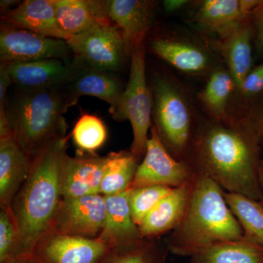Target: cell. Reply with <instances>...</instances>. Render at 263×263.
<instances>
[{"mask_svg":"<svg viewBox=\"0 0 263 263\" xmlns=\"http://www.w3.org/2000/svg\"><path fill=\"white\" fill-rule=\"evenodd\" d=\"M262 149L258 138L240 124L208 117L197 122L183 162L224 191L260 201Z\"/></svg>","mask_w":263,"mask_h":263,"instance_id":"1","label":"cell"},{"mask_svg":"<svg viewBox=\"0 0 263 263\" xmlns=\"http://www.w3.org/2000/svg\"><path fill=\"white\" fill-rule=\"evenodd\" d=\"M70 136L55 142L34 159L28 178L10 204L18 232L17 257H30L51 229L62 198L60 172Z\"/></svg>","mask_w":263,"mask_h":263,"instance_id":"2","label":"cell"},{"mask_svg":"<svg viewBox=\"0 0 263 263\" xmlns=\"http://www.w3.org/2000/svg\"><path fill=\"white\" fill-rule=\"evenodd\" d=\"M243 237L222 188L209 176L193 171L187 209L170 237L171 250L179 255L193 256L209 246Z\"/></svg>","mask_w":263,"mask_h":263,"instance_id":"3","label":"cell"},{"mask_svg":"<svg viewBox=\"0 0 263 263\" xmlns=\"http://www.w3.org/2000/svg\"><path fill=\"white\" fill-rule=\"evenodd\" d=\"M68 109L62 88L22 89L11 103H7L5 113L0 117L5 116L19 145L34 160L67 136L64 114Z\"/></svg>","mask_w":263,"mask_h":263,"instance_id":"4","label":"cell"},{"mask_svg":"<svg viewBox=\"0 0 263 263\" xmlns=\"http://www.w3.org/2000/svg\"><path fill=\"white\" fill-rule=\"evenodd\" d=\"M152 118L160 141L176 160L184 161L197 122L185 86L167 74H157L152 85Z\"/></svg>","mask_w":263,"mask_h":263,"instance_id":"5","label":"cell"},{"mask_svg":"<svg viewBox=\"0 0 263 263\" xmlns=\"http://www.w3.org/2000/svg\"><path fill=\"white\" fill-rule=\"evenodd\" d=\"M130 72L126 89L112 117L116 121L129 120L133 129L131 151L138 162L144 157L148 133L152 127V94L147 84L145 43L132 48Z\"/></svg>","mask_w":263,"mask_h":263,"instance_id":"6","label":"cell"},{"mask_svg":"<svg viewBox=\"0 0 263 263\" xmlns=\"http://www.w3.org/2000/svg\"><path fill=\"white\" fill-rule=\"evenodd\" d=\"M75 62L92 70L114 72L119 70L128 51L119 28L108 22L96 26L67 41Z\"/></svg>","mask_w":263,"mask_h":263,"instance_id":"7","label":"cell"},{"mask_svg":"<svg viewBox=\"0 0 263 263\" xmlns=\"http://www.w3.org/2000/svg\"><path fill=\"white\" fill-rule=\"evenodd\" d=\"M106 205L103 195L62 197L48 233L98 238L103 231Z\"/></svg>","mask_w":263,"mask_h":263,"instance_id":"8","label":"cell"},{"mask_svg":"<svg viewBox=\"0 0 263 263\" xmlns=\"http://www.w3.org/2000/svg\"><path fill=\"white\" fill-rule=\"evenodd\" d=\"M146 154L138 170L130 189L146 186L179 187L189 182L193 171L186 162L176 160L162 144L152 125Z\"/></svg>","mask_w":263,"mask_h":263,"instance_id":"9","label":"cell"},{"mask_svg":"<svg viewBox=\"0 0 263 263\" xmlns=\"http://www.w3.org/2000/svg\"><path fill=\"white\" fill-rule=\"evenodd\" d=\"M65 40L44 37L9 25L2 26L1 62H22L57 59L65 61L71 53Z\"/></svg>","mask_w":263,"mask_h":263,"instance_id":"10","label":"cell"},{"mask_svg":"<svg viewBox=\"0 0 263 263\" xmlns=\"http://www.w3.org/2000/svg\"><path fill=\"white\" fill-rule=\"evenodd\" d=\"M150 46L164 61L190 76H209L220 65L207 41L203 43L182 34L155 38Z\"/></svg>","mask_w":263,"mask_h":263,"instance_id":"11","label":"cell"},{"mask_svg":"<svg viewBox=\"0 0 263 263\" xmlns=\"http://www.w3.org/2000/svg\"><path fill=\"white\" fill-rule=\"evenodd\" d=\"M109 250L98 238L49 233L38 241L30 257L38 263H100Z\"/></svg>","mask_w":263,"mask_h":263,"instance_id":"12","label":"cell"},{"mask_svg":"<svg viewBox=\"0 0 263 263\" xmlns=\"http://www.w3.org/2000/svg\"><path fill=\"white\" fill-rule=\"evenodd\" d=\"M4 63L13 84L22 89L62 88L75 80L86 67L57 59Z\"/></svg>","mask_w":263,"mask_h":263,"instance_id":"13","label":"cell"},{"mask_svg":"<svg viewBox=\"0 0 263 263\" xmlns=\"http://www.w3.org/2000/svg\"><path fill=\"white\" fill-rule=\"evenodd\" d=\"M33 160L13 136L6 119H0V205L9 208L28 178Z\"/></svg>","mask_w":263,"mask_h":263,"instance_id":"14","label":"cell"},{"mask_svg":"<svg viewBox=\"0 0 263 263\" xmlns=\"http://www.w3.org/2000/svg\"><path fill=\"white\" fill-rule=\"evenodd\" d=\"M259 0H203L197 2L193 22L216 39L248 19L258 6Z\"/></svg>","mask_w":263,"mask_h":263,"instance_id":"15","label":"cell"},{"mask_svg":"<svg viewBox=\"0 0 263 263\" xmlns=\"http://www.w3.org/2000/svg\"><path fill=\"white\" fill-rule=\"evenodd\" d=\"M108 157L66 155L60 172V187L64 198L100 194ZM101 195V194H100Z\"/></svg>","mask_w":263,"mask_h":263,"instance_id":"16","label":"cell"},{"mask_svg":"<svg viewBox=\"0 0 263 263\" xmlns=\"http://www.w3.org/2000/svg\"><path fill=\"white\" fill-rule=\"evenodd\" d=\"M156 3L148 0L106 1L109 19L122 32L128 53L140 43L145 42L155 19Z\"/></svg>","mask_w":263,"mask_h":263,"instance_id":"17","label":"cell"},{"mask_svg":"<svg viewBox=\"0 0 263 263\" xmlns=\"http://www.w3.org/2000/svg\"><path fill=\"white\" fill-rule=\"evenodd\" d=\"M206 41L220 55L237 87L239 86L253 68L254 31L251 16L226 35Z\"/></svg>","mask_w":263,"mask_h":263,"instance_id":"18","label":"cell"},{"mask_svg":"<svg viewBox=\"0 0 263 263\" xmlns=\"http://www.w3.org/2000/svg\"><path fill=\"white\" fill-rule=\"evenodd\" d=\"M7 25L26 29L44 37L65 40L70 38L57 20L53 0H26L2 15Z\"/></svg>","mask_w":263,"mask_h":263,"instance_id":"19","label":"cell"},{"mask_svg":"<svg viewBox=\"0 0 263 263\" xmlns=\"http://www.w3.org/2000/svg\"><path fill=\"white\" fill-rule=\"evenodd\" d=\"M129 190L105 197L106 217L98 238L110 247H122L144 239L139 227L133 221L129 204Z\"/></svg>","mask_w":263,"mask_h":263,"instance_id":"20","label":"cell"},{"mask_svg":"<svg viewBox=\"0 0 263 263\" xmlns=\"http://www.w3.org/2000/svg\"><path fill=\"white\" fill-rule=\"evenodd\" d=\"M53 4L60 27L70 37L112 22L107 14L106 1L53 0Z\"/></svg>","mask_w":263,"mask_h":263,"instance_id":"21","label":"cell"},{"mask_svg":"<svg viewBox=\"0 0 263 263\" xmlns=\"http://www.w3.org/2000/svg\"><path fill=\"white\" fill-rule=\"evenodd\" d=\"M122 85L110 72L86 68L75 80L67 85L64 95L69 108L82 96H91L109 104V112L113 114L123 94Z\"/></svg>","mask_w":263,"mask_h":263,"instance_id":"22","label":"cell"},{"mask_svg":"<svg viewBox=\"0 0 263 263\" xmlns=\"http://www.w3.org/2000/svg\"><path fill=\"white\" fill-rule=\"evenodd\" d=\"M190 190L191 180L171 190L138 226L143 238H152L177 228L187 209Z\"/></svg>","mask_w":263,"mask_h":263,"instance_id":"23","label":"cell"},{"mask_svg":"<svg viewBox=\"0 0 263 263\" xmlns=\"http://www.w3.org/2000/svg\"><path fill=\"white\" fill-rule=\"evenodd\" d=\"M236 88L235 79L226 66L219 65L211 72L198 96L208 117L216 121H228V106Z\"/></svg>","mask_w":263,"mask_h":263,"instance_id":"24","label":"cell"},{"mask_svg":"<svg viewBox=\"0 0 263 263\" xmlns=\"http://www.w3.org/2000/svg\"><path fill=\"white\" fill-rule=\"evenodd\" d=\"M191 257L192 263H263V248L241 239L209 246Z\"/></svg>","mask_w":263,"mask_h":263,"instance_id":"25","label":"cell"},{"mask_svg":"<svg viewBox=\"0 0 263 263\" xmlns=\"http://www.w3.org/2000/svg\"><path fill=\"white\" fill-rule=\"evenodd\" d=\"M230 211L239 222L243 239L263 248V206L259 201L240 194L224 191Z\"/></svg>","mask_w":263,"mask_h":263,"instance_id":"26","label":"cell"},{"mask_svg":"<svg viewBox=\"0 0 263 263\" xmlns=\"http://www.w3.org/2000/svg\"><path fill=\"white\" fill-rule=\"evenodd\" d=\"M106 167L100 187L103 196L129 190L138 170V161L131 152L122 151L107 155Z\"/></svg>","mask_w":263,"mask_h":263,"instance_id":"27","label":"cell"},{"mask_svg":"<svg viewBox=\"0 0 263 263\" xmlns=\"http://www.w3.org/2000/svg\"><path fill=\"white\" fill-rule=\"evenodd\" d=\"M263 94V62L253 67L239 86L229 103L228 121L236 122Z\"/></svg>","mask_w":263,"mask_h":263,"instance_id":"28","label":"cell"},{"mask_svg":"<svg viewBox=\"0 0 263 263\" xmlns=\"http://www.w3.org/2000/svg\"><path fill=\"white\" fill-rule=\"evenodd\" d=\"M71 136L79 155H95L106 141L108 131L101 119L93 114H84L76 122Z\"/></svg>","mask_w":263,"mask_h":263,"instance_id":"29","label":"cell"},{"mask_svg":"<svg viewBox=\"0 0 263 263\" xmlns=\"http://www.w3.org/2000/svg\"><path fill=\"white\" fill-rule=\"evenodd\" d=\"M172 189L164 186H146L129 190V207L133 221L137 226H139Z\"/></svg>","mask_w":263,"mask_h":263,"instance_id":"30","label":"cell"},{"mask_svg":"<svg viewBox=\"0 0 263 263\" xmlns=\"http://www.w3.org/2000/svg\"><path fill=\"white\" fill-rule=\"evenodd\" d=\"M155 249L144 239L110 249L100 263H156Z\"/></svg>","mask_w":263,"mask_h":263,"instance_id":"31","label":"cell"},{"mask_svg":"<svg viewBox=\"0 0 263 263\" xmlns=\"http://www.w3.org/2000/svg\"><path fill=\"white\" fill-rule=\"evenodd\" d=\"M18 232L10 208L0 210V263L17 257Z\"/></svg>","mask_w":263,"mask_h":263,"instance_id":"32","label":"cell"},{"mask_svg":"<svg viewBox=\"0 0 263 263\" xmlns=\"http://www.w3.org/2000/svg\"><path fill=\"white\" fill-rule=\"evenodd\" d=\"M236 122L239 123L257 136L263 149V94Z\"/></svg>","mask_w":263,"mask_h":263,"instance_id":"33","label":"cell"},{"mask_svg":"<svg viewBox=\"0 0 263 263\" xmlns=\"http://www.w3.org/2000/svg\"><path fill=\"white\" fill-rule=\"evenodd\" d=\"M251 22L253 27L254 42L257 51L263 54V1L252 12Z\"/></svg>","mask_w":263,"mask_h":263,"instance_id":"34","label":"cell"},{"mask_svg":"<svg viewBox=\"0 0 263 263\" xmlns=\"http://www.w3.org/2000/svg\"><path fill=\"white\" fill-rule=\"evenodd\" d=\"M13 84L4 63L0 65V114L6 110V93L10 84Z\"/></svg>","mask_w":263,"mask_h":263,"instance_id":"35","label":"cell"},{"mask_svg":"<svg viewBox=\"0 0 263 263\" xmlns=\"http://www.w3.org/2000/svg\"><path fill=\"white\" fill-rule=\"evenodd\" d=\"M190 3L188 0H165L162 4L166 13H175L183 9Z\"/></svg>","mask_w":263,"mask_h":263,"instance_id":"36","label":"cell"},{"mask_svg":"<svg viewBox=\"0 0 263 263\" xmlns=\"http://www.w3.org/2000/svg\"><path fill=\"white\" fill-rule=\"evenodd\" d=\"M5 263H38L32 257H22L12 259Z\"/></svg>","mask_w":263,"mask_h":263,"instance_id":"37","label":"cell"},{"mask_svg":"<svg viewBox=\"0 0 263 263\" xmlns=\"http://www.w3.org/2000/svg\"><path fill=\"white\" fill-rule=\"evenodd\" d=\"M16 3V1H14V0H2L0 2V8H1V11L3 13H5L6 12H8L10 8V6L15 4Z\"/></svg>","mask_w":263,"mask_h":263,"instance_id":"38","label":"cell"},{"mask_svg":"<svg viewBox=\"0 0 263 263\" xmlns=\"http://www.w3.org/2000/svg\"><path fill=\"white\" fill-rule=\"evenodd\" d=\"M259 180H260L261 188H262V199H261V200L259 201V202L262 204L263 206V161H262V163H261L260 166V170H259Z\"/></svg>","mask_w":263,"mask_h":263,"instance_id":"39","label":"cell"}]
</instances>
